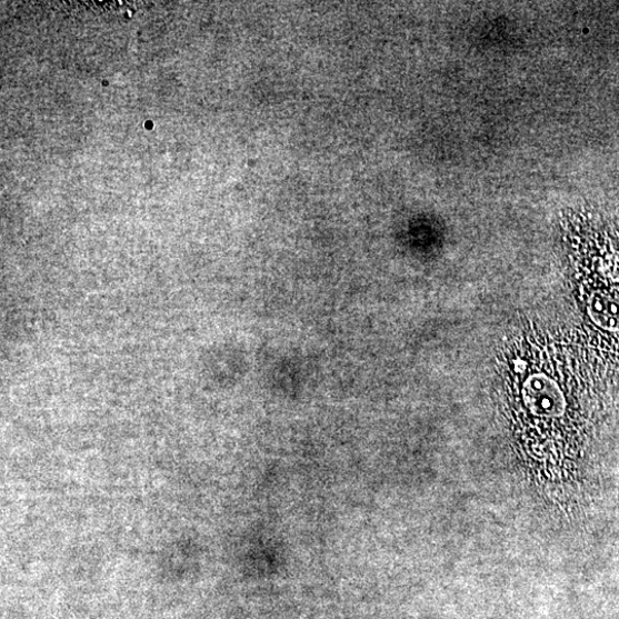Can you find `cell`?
I'll return each instance as SVG.
<instances>
[{"mask_svg": "<svg viewBox=\"0 0 619 619\" xmlns=\"http://www.w3.org/2000/svg\"><path fill=\"white\" fill-rule=\"evenodd\" d=\"M523 398L530 411L543 418L563 415L566 400L559 386L545 376H533L523 387Z\"/></svg>", "mask_w": 619, "mask_h": 619, "instance_id": "6da1fadb", "label": "cell"}]
</instances>
